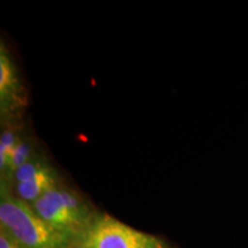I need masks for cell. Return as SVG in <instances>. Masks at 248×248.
<instances>
[{
	"mask_svg": "<svg viewBox=\"0 0 248 248\" xmlns=\"http://www.w3.org/2000/svg\"><path fill=\"white\" fill-rule=\"evenodd\" d=\"M0 248H24L4 226L0 225Z\"/></svg>",
	"mask_w": 248,
	"mask_h": 248,
	"instance_id": "9",
	"label": "cell"
},
{
	"mask_svg": "<svg viewBox=\"0 0 248 248\" xmlns=\"http://www.w3.org/2000/svg\"><path fill=\"white\" fill-rule=\"evenodd\" d=\"M31 207L46 223L73 243L98 214L84 198L62 184L46 192L31 203Z\"/></svg>",
	"mask_w": 248,
	"mask_h": 248,
	"instance_id": "2",
	"label": "cell"
},
{
	"mask_svg": "<svg viewBox=\"0 0 248 248\" xmlns=\"http://www.w3.org/2000/svg\"><path fill=\"white\" fill-rule=\"evenodd\" d=\"M52 164L49 163V161L40 152H38L35 156H32L31 159L21 166L16 171L13 173L11 179L8 183H5L8 186H13L18 183H23L29 181L30 178L35 177L36 175H38L39 172L44 171L45 169H47L51 167ZM4 183V182H2Z\"/></svg>",
	"mask_w": 248,
	"mask_h": 248,
	"instance_id": "7",
	"label": "cell"
},
{
	"mask_svg": "<svg viewBox=\"0 0 248 248\" xmlns=\"http://www.w3.org/2000/svg\"><path fill=\"white\" fill-rule=\"evenodd\" d=\"M24 86L5 43H0V120L2 125L14 122L27 105Z\"/></svg>",
	"mask_w": 248,
	"mask_h": 248,
	"instance_id": "4",
	"label": "cell"
},
{
	"mask_svg": "<svg viewBox=\"0 0 248 248\" xmlns=\"http://www.w3.org/2000/svg\"><path fill=\"white\" fill-rule=\"evenodd\" d=\"M59 184H61L60 176L57 170L51 166L44 171L36 175L35 177L30 178L29 181L18 183V184L9 186V187L15 197L31 204Z\"/></svg>",
	"mask_w": 248,
	"mask_h": 248,
	"instance_id": "5",
	"label": "cell"
},
{
	"mask_svg": "<svg viewBox=\"0 0 248 248\" xmlns=\"http://www.w3.org/2000/svg\"><path fill=\"white\" fill-rule=\"evenodd\" d=\"M21 136L22 135H20L14 128L6 126V129L2 130L1 136H0V176L1 177L5 175Z\"/></svg>",
	"mask_w": 248,
	"mask_h": 248,
	"instance_id": "8",
	"label": "cell"
},
{
	"mask_svg": "<svg viewBox=\"0 0 248 248\" xmlns=\"http://www.w3.org/2000/svg\"><path fill=\"white\" fill-rule=\"evenodd\" d=\"M38 153L36 150V144L33 140L29 137H23L21 136L20 140H18L16 147L12 155V159L9 161L7 169H6L5 175L1 177V181L4 183H8L11 179L13 173L20 168L21 166H23L24 163L28 162L31 157L35 156Z\"/></svg>",
	"mask_w": 248,
	"mask_h": 248,
	"instance_id": "6",
	"label": "cell"
},
{
	"mask_svg": "<svg viewBox=\"0 0 248 248\" xmlns=\"http://www.w3.org/2000/svg\"><path fill=\"white\" fill-rule=\"evenodd\" d=\"M0 225L24 248H74L73 241L46 223L30 203L15 197L11 187L2 182H0Z\"/></svg>",
	"mask_w": 248,
	"mask_h": 248,
	"instance_id": "1",
	"label": "cell"
},
{
	"mask_svg": "<svg viewBox=\"0 0 248 248\" xmlns=\"http://www.w3.org/2000/svg\"><path fill=\"white\" fill-rule=\"evenodd\" d=\"M74 248H169L153 234L136 230L106 213H98L74 241Z\"/></svg>",
	"mask_w": 248,
	"mask_h": 248,
	"instance_id": "3",
	"label": "cell"
}]
</instances>
